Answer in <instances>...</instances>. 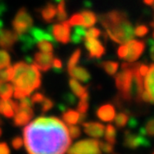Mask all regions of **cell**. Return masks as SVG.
<instances>
[{
  "instance_id": "1f68e13d",
  "label": "cell",
  "mask_w": 154,
  "mask_h": 154,
  "mask_svg": "<svg viewBox=\"0 0 154 154\" xmlns=\"http://www.w3.org/2000/svg\"><path fill=\"white\" fill-rule=\"evenodd\" d=\"M80 56H81V50H80V49H76L72 53L71 56H70L68 63H67V70H68V72L73 67H75L77 65V63H78L80 60Z\"/></svg>"
},
{
  "instance_id": "83f0119b",
  "label": "cell",
  "mask_w": 154,
  "mask_h": 154,
  "mask_svg": "<svg viewBox=\"0 0 154 154\" xmlns=\"http://www.w3.org/2000/svg\"><path fill=\"white\" fill-rule=\"evenodd\" d=\"M89 107V93L88 91L80 97V101L77 105V111L79 113H86Z\"/></svg>"
},
{
  "instance_id": "ffe728a7",
  "label": "cell",
  "mask_w": 154,
  "mask_h": 154,
  "mask_svg": "<svg viewBox=\"0 0 154 154\" xmlns=\"http://www.w3.org/2000/svg\"><path fill=\"white\" fill-rule=\"evenodd\" d=\"M30 31H31L32 38L34 39L35 42L40 41V40H48V41H51L52 43H56L55 39L53 38V36H52L50 33L45 32L44 30L37 28V27H34V28L30 29Z\"/></svg>"
},
{
  "instance_id": "681fc988",
  "label": "cell",
  "mask_w": 154,
  "mask_h": 154,
  "mask_svg": "<svg viewBox=\"0 0 154 154\" xmlns=\"http://www.w3.org/2000/svg\"><path fill=\"white\" fill-rule=\"evenodd\" d=\"M143 2L148 6H152L154 4V0H143Z\"/></svg>"
},
{
  "instance_id": "f5cc1de1",
  "label": "cell",
  "mask_w": 154,
  "mask_h": 154,
  "mask_svg": "<svg viewBox=\"0 0 154 154\" xmlns=\"http://www.w3.org/2000/svg\"><path fill=\"white\" fill-rule=\"evenodd\" d=\"M153 37H154V33H153Z\"/></svg>"
},
{
  "instance_id": "bcb514c9",
  "label": "cell",
  "mask_w": 154,
  "mask_h": 154,
  "mask_svg": "<svg viewBox=\"0 0 154 154\" xmlns=\"http://www.w3.org/2000/svg\"><path fill=\"white\" fill-rule=\"evenodd\" d=\"M148 68H149V66H148V65H146V64L140 63V65H139V72H140L141 76H142V77H145L147 71H148Z\"/></svg>"
},
{
  "instance_id": "8992f818",
  "label": "cell",
  "mask_w": 154,
  "mask_h": 154,
  "mask_svg": "<svg viewBox=\"0 0 154 154\" xmlns=\"http://www.w3.org/2000/svg\"><path fill=\"white\" fill-rule=\"evenodd\" d=\"M67 154H101L99 141L94 139L78 141L67 150Z\"/></svg>"
},
{
  "instance_id": "4fadbf2b",
  "label": "cell",
  "mask_w": 154,
  "mask_h": 154,
  "mask_svg": "<svg viewBox=\"0 0 154 154\" xmlns=\"http://www.w3.org/2000/svg\"><path fill=\"white\" fill-rule=\"evenodd\" d=\"M53 54L52 53H45V52H37L34 55V60L33 64L40 69L41 71H48L51 68L52 63H53Z\"/></svg>"
},
{
  "instance_id": "5b68a950",
  "label": "cell",
  "mask_w": 154,
  "mask_h": 154,
  "mask_svg": "<svg viewBox=\"0 0 154 154\" xmlns=\"http://www.w3.org/2000/svg\"><path fill=\"white\" fill-rule=\"evenodd\" d=\"M33 19L26 8H20L12 21L13 30L18 35H23L32 28Z\"/></svg>"
},
{
  "instance_id": "30bf717a",
  "label": "cell",
  "mask_w": 154,
  "mask_h": 154,
  "mask_svg": "<svg viewBox=\"0 0 154 154\" xmlns=\"http://www.w3.org/2000/svg\"><path fill=\"white\" fill-rule=\"evenodd\" d=\"M123 143L124 146L127 148L136 149L138 147H149L150 142L144 135L141 134H133L132 132L126 130L124 132V137H123Z\"/></svg>"
},
{
  "instance_id": "d590c367",
  "label": "cell",
  "mask_w": 154,
  "mask_h": 154,
  "mask_svg": "<svg viewBox=\"0 0 154 154\" xmlns=\"http://www.w3.org/2000/svg\"><path fill=\"white\" fill-rule=\"evenodd\" d=\"M100 35H101V31L98 28L89 27V29L85 31V37L84 38H98Z\"/></svg>"
},
{
  "instance_id": "f1b7e54d",
  "label": "cell",
  "mask_w": 154,
  "mask_h": 154,
  "mask_svg": "<svg viewBox=\"0 0 154 154\" xmlns=\"http://www.w3.org/2000/svg\"><path fill=\"white\" fill-rule=\"evenodd\" d=\"M104 130H105V140L109 144L114 145L116 142V129H115V127L113 125L109 124L106 126V128L104 129Z\"/></svg>"
},
{
  "instance_id": "816d5d0a",
  "label": "cell",
  "mask_w": 154,
  "mask_h": 154,
  "mask_svg": "<svg viewBox=\"0 0 154 154\" xmlns=\"http://www.w3.org/2000/svg\"><path fill=\"white\" fill-rule=\"evenodd\" d=\"M1 134H2V130H1V127H0V136H1Z\"/></svg>"
},
{
  "instance_id": "f35d334b",
  "label": "cell",
  "mask_w": 154,
  "mask_h": 154,
  "mask_svg": "<svg viewBox=\"0 0 154 154\" xmlns=\"http://www.w3.org/2000/svg\"><path fill=\"white\" fill-rule=\"evenodd\" d=\"M68 127H69L68 128V132H69L70 137L73 138V139H75V138L80 136V134H81V130H80V128L78 127V126L69 125Z\"/></svg>"
},
{
  "instance_id": "cb8c5ba5",
  "label": "cell",
  "mask_w": 154,
  "mask_h": 154,
  "mask_svg": "<svg viewBox=\"0 0 154 154\" xmlns=\"http://www.w3.org/2000/svg\"><path fill=\"white\" fill-rule=\"evenodd\" d=\"M85 27L82 25H74L72 36H70V41L74 44H79L85 37Z\"/></svg>"
},
{
  "instance_id": "603a6c76",
  "label": "cell",
  "mask_w": 154,
  "mask_h": 154,
  "mask_svg": "<svg viewBox=\"0 0 154 154\" xmlns=\"http://www.w3.org/2000/svg\"><path fill=\"white\" fill-rule=\"evenodd\" d=\"M83 18V26L84 27H92L96 23L97 21V16L94 12L90 10H83L80 12Z\"/></svg>"
},
{
  "instance_id": "277c9868",
  "label": "cell",
  "mask_w": 154,
  "mask_h": 154,
  "mask_svg": "<svg viewBox=\"0 0 154 154\" xmlns=\"http://www.w3.org/2000/svg\"><path fill=\"white\" fill-rule=\"evenodd\" d=\"M134 63L125 62L122 64V70L115 76V84L119 91L120 97L127 101L128 91L131 84L132 75H133Z\"/></svg>"
},
{
  "instance_id": "2e32d148",
  "label": "cell",
  "mask_w": 154,
  "mask_h": 154,
  "mask_svg": "<svg viewBox=\"0 0 154 154\" xmlns=\"http://www.w3.org/2000/svg\"><path fill=\"white\" fill-rule=\"evenodd\" d=\"M17 109H18V103L16 101L11 99L0 101V114L7 117V118L13 117L15 112L17 111Z\"/></svg>"
},
{
  "instance_id": "ee69618b",
  "label": "cell",
  "mask_w": 154,
  "mask_h": 154,
  "mask_svg": "<svg viewBox=\"0 0 154 154\" xmlns=\"http://www.w3.org/2000/svg\"><path fill=\"white\" fill-rule=\"evenodd\" d=\"M63 99H64V101H65V103L66 104H69V105H74L75 102H76L75 96H73V94H71V93L64 94Z\"/></svg>"
},
{
  "instance_id": "f546056e",
  "label": "cell",
  "mask_w": 154,
  "mask_h": 154,
  "mask_svg": "<svg viewBox=\"0 0 154 154\" xmlns=\"http://www.w3.org/2000/svg\"><path fill=\"white\" fill-rule=\"evenodd\" d=\"M139 134L141 135H148V136L154 137V118L149 119L146 122L144 127H141L139 130Z\"/></svg>"
},
{
  "instance_id": "5bb4252c",
  "label": "cell",
  "mask_w": 154,
  "mask_h": 154,
  "mask_svg": "<svg viewBox=\"0 0 154 154\" xmlns=\"http://www.w3.org/2000/svg\"><path fill=\"white\" fill-rule=\"evenodd\" d=\"M18 34L14 30H0V47L3 49H11L16 43Z\"/></svg>"
},
{
  "instance_id": "7402d4cb",
  "label": "cell",
  "mask_w": 154,
  "mask_h": 154,
  "mask_svg": "<svg viewBox=\"0 0 154 154\" xmlns=\"http://www.w3.org/2000/svg\"><path fill=\"white\" fill-rule=\"evenodd\" d=\"M62 119L63 121L68 125H74L78 123L79 120V112L75 110L68 109L62 113Z\"/></svg>"
},
{
  "instance_id": "7dc6e473",
  "label": "cell",
  "mask_w": 154,
  "mask_h": 154,
  "mask_svg": "<svg viewBox=\"0 0 154 154\" xmlns=\"http://www.w3.org/2000/svg\"><path fill=\"white\" fill-rule=\"evenodd\" d=\"M148 44H149V47H150V57L151 59L154 61V40L153 39H149L148 41Z\"/></svg>"
},
{
  "instance_id": "d6986e66",
  "label": "cell",
  "mask_w": 154,
  "mask_h": 154,
  "mask_svg": "<svg viewBox=\"0 0 154 154\" xmlns=\"http://www.w3.org/2000/svg\"><path fill=\"white\" fill-rule=\"evenodd\" d=\"M68 73H69V75L71 76V78L77 79V80H79V81L84 82V83L89 82L91 79V75H90V73L88 72V70L81 66L73 67Z\"/></svg>"
},
{
  "instance_id": "7a4b0ae2",
  "label": "cell",
  "mask_w": 154,
  "mask_h": 154,
  "mask_svg": "<svg viewBox=\"0 0 154 154\" xmlns=\"http://www.w3.org/2000/svg\"><path fill=\"white\" fill-rule=\"evenodd\" d=\"M11 82L15 99H22L41 86V74L34 64L19 61L12 66Z\"/></svg>"
},
{
  "instance_id": "f6af8a7d",
  "label": "cell",
  "mask_w": 154,
  "mask_h": 154,
  "mask_svg": "<svg viewBox=\"0 0 154 154\" xmlns=\"http://www.w3.org/2000/svg\"><path fill=\"white\" fill-rule=\"evenodd\" d=\"M0 154H10L9 147L5 142L0 143Z\"/></svg>"
},
{
  "instance_id": "ba28073f",
  "label": "cell",
  "mask_w": 154,
  "mask_h": 154,
  "mask_svg": "<svg viewBox=\"0 0 154 154\" xmlns=\"http://www.w3.org/2000/svg\"><path fill=\"white\" fill-rule=\"evenodd\" d=\"M141 99L146 103H154V64L149 66L145 75Z\"/></svg>"
},
{
  "instance_id": "b9f144b4",
  "label": "cell",
  "mask_w": 154,
  "mask_h": 154,
  "mask_svg": "<svg viewBox=\"0 0 154 154\" xmlns=\"http://www.w3.org/2000/svg\"><path fill=\"white\" fill-rule=\"evenodd\" d=\"M23 143H24V142H23V139H22L21 137H19V136L14 137L13 139H12V141H11L12 147H13L14 149H16V150L20 149L21 147H22Z\"/></svg>"
},
{
  "instance_id": "db71d44e",
  "label": "cell",
  "mask_w": 154,
  "mask_h": 154,
  "mask_svg": "<svg viewBox=\"0 0 154 154\" xmlns=\"http://www.w3.org/2000/svg\"><path fill=\"white\" fill-rule=\"evenodd\" d=\"M153 154H154V153H153Z\"/></svg>"
},
{
  "instance_id": "ac0fdd59",
  "label": "cell",
  "mask_w": 154,
  "mask_h": 154,
  "mask_svg": "<svg viewBox=\"0 0 154 154\" xmlns=\"http://www.w3.org/2000/svg\"><path fill=\"white\" fill-rule=\"evenodd\" d=\"M56 6L52 4L51 2H48L45 6L40 9V15L42 20L46 23H51L56 17Z\"/></svg>"
},
{
  "instance_id": "8d00e7d4",
  "label": "cell",
  "mask_w": 154,
  "mask_h": 154,
  "mask_svg": "<svg viewBox=\"0 0 154 154\" xmlns=\"http://www.w3.org/2000/svg\"><path fill=\"white\" fill-rule=\"evenodd\" d=\"M148 27L146 25H143V24H140V25L136 26V28L134 29V35L138 36V37H143V36H145L148 33Z\"/></svg>"
},
{
  "instance_id": "4316f807",
  "label": "cell",
  "mask_w": 154,
  "mask_h": 154,
  "mask_svg": "<svg viewBox=\"0 0 154 154\" xmlns=\"http://www.w3.org/2000/svg\"><path fill=\"white\" fill-rule=\"evenodd\" d=\"M56 17L57 20L61 22V21H65L67 18V11H66V2L65 0L58 2V5L56 6Z\"/></svg>"
},
{
  "instance_id": "60d3db41",
  "label": "cell",
  "mask_w": 154,
  "mask_h": 154,
  "mask_svg": "<svg viewBox=\"0 0 154 154\" xmlns=\"http://www.w3.org/2000/svg\"><path fill=\"white\" fill-rule=\"evenodd\" d=\"M52 68H53L54 72H58L60 73L62 71V61H61L59 58H54L53 59V63H52Z\"/></svg>"
},
{
  "instance_id": "6da1fadb",
  "label": "cell",
  "mask_w": 154,
  "mask_h": 154,
  "mask_svg": "<svg viewBox=\"0 0 154 154\" xmlns=\"http://www.w3.org/2000/svg\"><path fill=\"white\" fill-rule=\"evenodd\" d=\"M28 154H65L71 143L68 129L54 116L38 117L23 130Z\"/></svg>"
},
{
  "instance_id": "e0dca14e",
  "label": "cell",
  "mask_w": 154,
  "mask_h": 154,
  "mask_svg": "<svg viewBox=\"0 0 154 154\" xmlns=\"http://www.w3.org/2000/svg\"><path fill=\"white\" fill-rule=\"evenodd\" d=\"M96 115L102 121L109 122L114 119L115 117V108L112 104H104L97 109Z\"/></svg>"
},
{
  "instance_id": "c3c4849f",
  "label": "cell",
  "mask_w": 154,
  "mask_h": 154,
  "mask_svg": "<svg viewBox=\"0 0 154 154\" xmlns=\"http://www.w3.org/2000/svg\"><path fill=\"white\" fill-rule=\"evenodd\" d=\"M137 125H138V121L135 118H130V119H129V127H130V128L137 127Z\"/></svg>"
},
{
  "instance_id": "f907efd6",
  "label": "cell",
  "mask_w": 154,
  "mask_h": 154,
  "mask_svg": "<svg viewBox=\"0 0 154 154\" xmlns=\"http://www.w3.org/2000/svg\"><path fill=\"white\" fill-rule=\"evenodd\" d=\"M53 1H55V2H60V1H62V0H53Z\"/></svg>"
},
{
  "instance_id": "9c48e42d",
  "label": "cell",
  "mask_w": 154,
  "mask_h": 154,
  "mask_svg": "<svg viewBox=\"0 0 154 154\" xmlns=\"http://www.w3.org/2000/svg\"><path fill=\"white\" fill-rule=\"evenodd\" d=\"M70 24L68 21H61L50 27L51 33L56 42L67 44L70 41Z\"/></svg>"
},
{
  "instance_id": "8fae6325",
  "label": "cell",
  "mask_w": 154,
  "mask_h": 154,
  "mask_svg": "<svg viewBox=\"0 0 154 154\" xmlns=\"http://www.w3.org/2000/svg\"><path fill=\"white\" fill-rule=\"evenodd\" d=\"M84 39H85L84 45L89 53V58H91V59H93V58L97 59V58H100L105 53V48H104L103 44L98 39L96 38H84Z\"/></svg>"
},
{
  "instance_id": "52a82bcc",
  "label": "cell",
  "mask_w": 154,
  "mask_h": 154,
  "mask_svg": "<svg viewBox=\"0 0 154 154\" xmlns=\"http://www.w3.org/2000/svg\"><path fill=\"white\" fill-rule=\"evenodd\" d=\"M125 46V56L124 59L126 62H134L137 60L145 49V42L139 40H129L126 43H123Z\"/></svg>"
},
{
  "instance_id": "7c38bea8",
  "label": "cell",
  "mask_w": 154,
  "mask_h": 154,
  "mask_svg": "<svg viewBox=\"0 0 154 154\" xmlns=\"http://www.w3.org/2000/svg\"><path fill=\"white\" fill-rule=\"evenodd\" d=\"M15 113H16V115L14 116L13 123L15 126H18V127L25 126L34 115L32 107H24L19 105H18V109Z\"/></svg>"
},
{
  "instance_id": "484cf974",
  "label": "cell",
  "mask_w": 154,
  "mask_h": 154,
  "mask_svg": "<svg viewBox=\"0 0 154 154\" xmlns=\"http://www.w3.org/2000/svg\"><path fill=\"white\" fill-rule=\"evenodd\" d=\"M69 86L71 88L73 93L75 94V96L81 97L85 92H87V88L82 86L78 81H76V79L71 78L69 80Z\"/></svg>"
},
{
  "instance_id": "74e56055",
  "label": "cell",
  "mask_w": 154,
  "mask_h": 154,
  "mask_svg": "<svg viewBox=\"0 0 154 154\" xmlns=\"http://www.w3.org/2000/svg\"><path fill=\"white\" fill-rule=\"evenodd\" d=\"M41 104H42V106H41L42 113H46L47 111H49L50 109L53 108V106H54L53 100L49 99V98H44V100L42 101Z\"/></svg>"
},
{
  "instance_id": "e575fe53",
  "label": "cell",
  "mask_w": 154,
  "mask_h": 154,
  "mask_svg": "<svg viewBox=\"0 0 154 154\" xmlns=\"http://www.w3.org/2000/svg\"><path fill=\"white\" fill-rule=\"evenodd\" d=\"M68 22L70 25H82L83 26V18H82V15L81 13H75L73 14L71 17H70V19L68 20Z\"/></svg>"
},
{
  "instance_id": "3957f363",
  "label": "cell",
  "mask_w": 154,
  "mask_h": 154,
  "mask_svg": "<svg viewBox=\"0 0 154 154\" xmlns=\"http://www.w3.org/2000/svg\"><path fill=\"white\" fill-rule=\"evenodd\" d=\"M99 21L109 38L116 43L123 44L134 37V28L125 12L120 10L106 12L100 15Z\"/></svg>"
},
{
  "instance_id": "9a60e30c",
  "label": "cell",
  "mask_w": 154,
  "mask_h": 154,
  "mask_svg": "<svg viewBox=\"0 0 154 154\" xmlns=\"http://www.w3.org/2000/svg\"><path fill=\"white\" fill-rule=\"evenodd\" d=\"M82 126L84 127L86 134L96 138L102 136L104 133V129H105V126L99 122H83Z\"/></svg>"
},
{
  "instance_id": "836d02e7",
  "label": "cell",
  "mask_w": 154,
  "mask_h": 154,
  "mask_svg": "<svg viewBox=\"0 0 154 154\" xmlns=\"http://www.w3.org/2000/svg\"><path fill=\"white\" fill-rule=\"evenodd\" d=\"M129 119V116L127 113H123V112H120L119 114H117L114 117V120H115V125L117 126L118 128H123L124 126L126 125Z\"/></svg>"
},
{
  "instance_id": "d4e9b609",
  "label": "cell",
  "mask_w": 154,
  "mask_h": 154,
  "mask_svg": "<svg viewBox=\"0 0 154 154\" xmlns=\"http://www.w3.org/2000/svg\"><path fill=\"white\" fill-rule=\"evenodd\" d=\"M98 66L101 67L110 76L115 75L117 69H118V63L114 62V61H102V62L98 63Z\"/></svg>"
},
{
  "instance_id": "44dd1931",
  "label": "cell",
  "mask_w": 154,
  "mask_h": 154,
  "mask_svg": "<svg viewBox=\"0 0 154 154\" xmlns=\"http://www.w3.org/2000/svg\"><path fill=\"white\" fill-rule=\"evenodd\" d=\"M13 85L10 84L9 81H4L0 80V97L2 100L10 99L11 96L13 95Z\"/></svg>"
},
{
  "instance_id": "4dcf8cb0",
  "label": "cell",
  "mask_w": 154,
  "mask_h": 154,
  "mask_svg": "<svg viewBox=\"0 0 154 154\" xmlns=\"http://www.w3.org/2000/svg\"><path fill=\"white\" fill-rule=\"evenodd\" d=\"M10 62H11V58L9 53L6 50L1 49L0 50V71L10 66Z\"/></svg>"
},
{
  "instance_id": "7bdbcfd3",
  "label": "cell",
  "mask_w": 154,
  "mask_h": 154,
  "mask_svg": "<svg viewBox=\"0 0 154 154\" xmlns=\"http://www.w3.org/2000/svg\"><path fill=\"white\" fill-rule=\"evenodd\" d=\"M44 98H45L44 94L37 92V93L33 94V96L31 97V101L33 104H40V103H42V101L44 100Z\"/></svg>"
},
{
  "instance_id": "d6a6232c",
  "label": "cell",
  "mask_w": 154,
  "mask_h": 154,
  "mask_svg": "<svg viewBox=\"0 0 154 154\" xmlns=\"http://www.w3.org/2000/svg\"><path fill=\"white\" fill-rule=\"evenodd\" d=\"M37 47L41 52H45V53H52L54 47V43L48 40H40L37 41Z\"/></svg>"
},
{
  "instance_id": "ab89813d",
  "label": "cell",
  "mask_w": 154,
  "mask_h": 154,
  "mask_svg": "<svg viewBox=\"0 0 154 154\" xmlns=\"http://www.w3.org/2000/svg\"><path fill=\"white\" fill-rule=\"evenodd\" d=\"M99 147L102 149V151H104L107 154H113V152H114L113 145L112 144H109L108 142L105 143V142H101V141H99Z\"/></svg>"
}]
</instances>
